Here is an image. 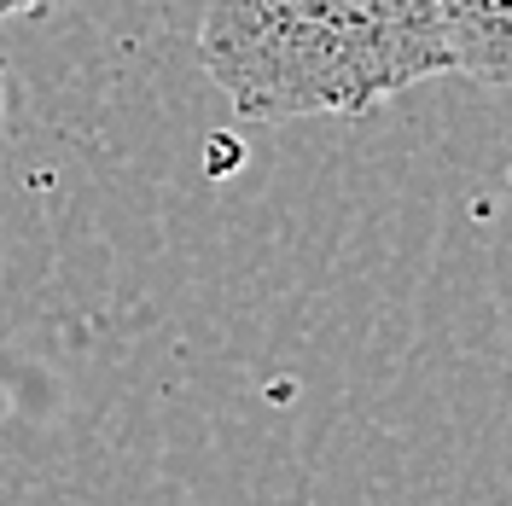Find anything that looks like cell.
<instances>
[{"instance_id":"obj_1","label":"cell","mask_w":512,"mask_h":506,"mask_svg":"<svg viewBox=\"0 0 512 506\" xmlns=\"http://www.w3.org/2000/svg\"><path fill=\"white\" fill-rule=\"evenodd\" d=\"M198 64L245 123L361 117L454 76L437 0H204Z\"/></svg>"},{"instance_id":"obj_2","label":"cell","mask_w":512,"mask_h":506,"mask_svg":"<svg viewBox=\"0 0 512 506\" xmlns=\"http://www.w3.org/2000/svg\"><path fill=\"white\" fill-rule=\"evenodd\" d=\"M448 70L483 88H512V0H437Z\"/></svg>"},{"instance_id":"obj_3","label":"cell","mask_w":512,"mask_h":506,"mask_svg":"<svg viewBox=\"0 0 512 506\" xmlns=\"http://www.w3.org/2000/svg\"><path fill=\"white\" fill-rule=\"evenodd\" d=\"M53 0H0V24L6 18H30V12H47Z\"/></svg>"},{"instance_id":"obj_4","label":"cell","mask_w":512,"mask_h":506,"mask_svg":"<svg viewBox=\"0 0 512 506\" xmlns=\"http://www.w3.org/2000/svg\"><path fill=\"white\" fill-rule=\"evenodd\" d=\"M0 111H6V70H0Z\"/></svg>"}]
</instances>
